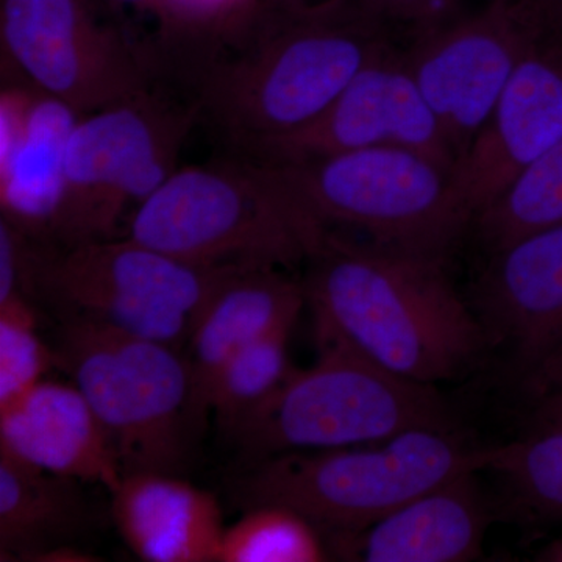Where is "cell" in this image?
Here are the masks:
<instances>
[{
  "label": "cell",
  "instance_id": "cell-31",
  "mask_svg": "<svg viewBox=\"0 0 562 562\" xmlns=\"http://www.w3.org/2000/svg\"><path fill=\"white\" fill-rule=\"evenodd\" d=\"M536 561L542 562H562V538L547 543L543 549L536 554Z\"/></svg>",
  "mask_w": 562,
  "mask_h": 562
},
{
  "label": "cell",
  "instance_id": "cell-18",
  "mask_svg": "<svg viewBox=\"0 0 562 562\" xmlns=\"http://www.w3.org/2000/svg\"><path fill=\"white\" fill-rule=\"evenodd\" d=\"M491 506L479 472H465L358 532L333 536L336 552L364 562H465L482 557Z\"/></svg>",
  "mask_w": 562,
  "mask_h": 562
},
{
  "label": "cell",
  "instance_id": "cell-7",
  "mask_svg": "<svg viewBox=\"0 0 562 562\" xmlns=\"http://www.w3.org/2000/svg\"><path fill=\"white\" fill-rule=\"evenodd\" d=\"M57 362L101 420L124 475L179 472L194 436L188 420L190 364L179 349L66 317Z\"/></svg>",
  "mask_w": 562,
  "mask_h": 562
},
{
  "label": "cell",
  "instance_id": "cell-4",
  "mask_svg": "<svg viewBox=\"0 0 562 562\" xmlns=\"http://www.w3.org/2000/svg\"><path fill=\"white\" fill-rule=\"evenodd\" d=\"M492 449L460 428H417L366 446L276 454L254 462L236 498L247 509L286 506L319 531L350 535L454 476L486 471Z\"/></svg>",
  "mask_w": 562,
  "mask_h": 562
},
{
  "label": "cell",
  "instance_id": "cell-23",
  "mask_svg": "<svg viewBox=\"0 0 562 562\" xmlns=\"http://www.w3.org/2000/svg\"><path fill=\"white\" fill-rule=\"evenodd\" d=\"M321 531L279 505H260L225 528L220 562H322L330 560Z\"/></svg>",
  "mask_w": 562,
  "mask_h": 562
},
{
  "label": "cell",
  "instance_id": "cell-6",
  "mask_svg": "<svg viewBox=\"0 0 562 562\" xmlns=\"http://www.w3.org/2000/svg\"><path fill=\"white\" fill-rule=\"evenodd\" d=\"M272 166L322 231L357 241L446 260L473 222L452 169L417 150L373 147Z\"/></svg>",
  "mask_w": 562,
  "mask_h": 562
},
{
  "label": "cell",
  "instance_id": "cell-28",
  "mask_svg": "<svg viewBox=\"0 0 562 562\" xmlns=\"http://www.w3.org/2000/svg\"><path fill=\"white\" fill-rule=\"evenodd\" d=\"M355 0H262L261 16L312 20L331 16L353 5Z\"/></svg>",
  "mask_w": 562,
  "mask_h": 562
},
{
  "label": "cell",
  "instance_id": "cell-14",
  "mask_svg": "<svg viewBox=\"0 0 562 562\" xmlns=\"http://www.w3.org/2000/svg\"><path fill=\"white\" fill-rule=\"evenodd\" d=\"M490 254L473 312L490 346L505 347L524 376L562 346V224Z\"/></svg>",
  "mask_w": 562,
  "mask_h": 562
},
{
  "label": "cell",
  "instance_id": "cell-9",
  "mask_svg": "<svg viewBox=\"0 0 562 562\" xmlns=\"http://www.w3.org/2000/svg\"><path fill=\"white\" fill-rule=\"evenodd\" d=\"M198 122V103L169 101L155 88L81 116L66 154L54 246L114 238L124 214L179 169L181 147Z\"/></svg>",
  "mask_w": 562,
  "mask_h": 562
},
{
  "label": "cell",
  "instance_id": "cell-12",
  "mask_svg": "<svg viewBox=\"0 0 562 562\" xmlns=\"http://www.w3.org/2000/svg\"><path fill=\"white\" fill-rule=\"evenodd\" d=\"M373 147H405L454 169V158L414 81L402 46L369 63L319 116L255 144L241 157L269 165L321 160Z\"/></svg>",
  "mask_w": 562,
  "mask_h": 562
},
{
  "label": "cell",
  "instance_id": "cell-27",
  "mask_svg": "<svg viewBox=\"0 0 562 562\" xmlns=\"http://www.w3.org/2000/svg\"><path fill=\"white\" fill-rule=\"evenodd\" d=\"M460 0H355L366 16L406 35L457 13Z\"/></svg>",
  "mask_w": 562,
  "mask_h": 562
},
{
  "label": "cell",
  "instance_id": "cell-2",
  "mask_svg": "<svg viewBox=\"0 0 562 562\" xmlns=\"http://www.w3.org/2000/svg\"><path fill=\"white\" fill-rule=\"evenodd\" d=\"M398 46L357 7L312 20L261 16L194 77L199 120L239 155L319 116L369 63Z\"/></svg>",
  "mask_w": 562,
  "mask_h": 562
},
{
  "label": "cell",
  "instance_id": "cell-11",
  "mask_svg": "<svg viewBox=\"0 0 562 562\" xmlns=\"http://www.w3.org/2000/svg\"><path fill=\"white\" fill-rule=\"evenodd\" d=\"M542 38L517 0H486L408 36L402 47L406 66L457 162L490 120L514 70Z\"/></svg>",
  "mask_w": 562,
  "mask_h": 562
},
{
  "label": "cell",
  "instance_id": "cell-21",
  "mask_svg": "<svg viewBox=\"0 0 562 562\" xmlns=\"http://www.w3.org/2000/svg\"><path fill=\"white\" fill-rule=\"evenodd\" d=\"M472 224L490 251L562 224V140L520 173Z\"/></svg>",
  "mask_w": 562,
  "mask_h": 562
},
{
  "label": "cell",
  "instance_id": "cell-25",
  "mask_svg": "<svg viewBox=\"0 0 562 562\" xmlns=\"http://www.w3.org/2000/svg\"><path fill=\"white\" fill-rule=\"evenodd\" d=\"M57 353L41 341L33 303H0V409L43 382Z\"/></svg>",
  "mask_w": 562,
  "mask_h": 562
},
{
  "label": "cell",
  "instance_id": "cell-24",
  "mask_svg": "<svg viewBox=\"0 0 562 562\" xmlns=\"http://www.w3.org/2000/svg\"><path fill=\"white\" fill-rule=\"evenodd\" d=\"M291 331L292 328H283L262 336L239 350L222 369L211 392L210 413L225 436L290 375Z\"/></svg>",
  "mask_w": 562,
  "mask_h": 562
},
{
  "label": "cell",
  "instance_id": "cell-26",
  "mask_svg": "<svg viewBox=\"0 0 562 562\" xmlns=\"http://www.w3.org/2000/svg\"><path fill=\"white\" fill-rule=\"evenodd\" d=\"M528 428L562 427V346L520 376Z\"/></svg>",
  "mask_w": 562,
  "mask_h": 562
},
{
  "label": "cell",
  "instance_id": "cell-29",
  "mask_svg": "<svg viewBox=\"0 0 562 562\" xmlns=\"http://www.w3.org/2000/svg\"><path fill=\"white\" fill-rule=\"evenodd\" d=\"M549 38L562 41V0H517Z\"/></svg>",
  "mask_w": 562,
  "mask_h": 562
},
{
  "label": "cell",
  "instance_id": "cell-16",
  "mask_svg": "<svg viewBox=\"0 0 562 562\" xmlns=\"http://www.w3.org/2000/svg\"><path fill=\"white\" fill-rule=\"evenodd\" d=\"M303 306L302 280L291 279L281 269H243L217 288L188 342L192 435L209 419L211 392L224 366L262 336L294 328Z\"/></svg>",
  "mask_w": 562,
  "mask_h": 562
},
{
  "label": "cell",
  "instance_id": "cell-22",
  "mask_svg": "<svg viewBox=\"0 0 562 562\" xmlns=\"http://www.w3.org/2000/svg\"><path fill=\"white\" fill-rule=\"evenodd\" d=\"M487 471L512 490L516 509L542 524H562V427H531L492 449Z\"/></svg>",
  "mask_w": 562,
  "mask_h": 562
},
{
  "label": "cell",
  "instance_id": "cell-8",
  "mask_svg": "<svg viewBox=\"0 0 562 562\" xmlns=\"http://www.w3.org/2000/svg\"><path fill=\"white\" fill-rule=\"evenodd\" d=\"M238 268L192 265L136 239L41 249L36 297L66 317L101 322L181 349L217 288Z\"/></svg>",
  "mask_w": 562,
  "mask_h": 562
},
{
  "label": "cell",
  "instance_id": "cell-17",
  "mask_svg": "<svg viewBox=\"0 0 562 562\" xmlns=\"http://www.w3.org/2000/svg\"><path fill=\"white\" fill-rule=\"evenodd\" d=\"M0 453L76 482L113 492L120 460L105 428L79 387L43 382L0 409Z\"/></svg>",
  "mask_w": 562,
  "mask_h": 562
},
{
  "label": "cell",
  "instance_id": "cell-19",
  "mask_svg": "<svg viewBox=\"0 0 562 562\" xmlns=\"http://www.w3.org/2000/svg\"><path fill=\"white\" fill-rule=\"evenodd\" d=\"M121 538L147 562H220L225 527L216 497L172 473L136 472L111 492Z\"/></svg>",
  "mask_w": 562,
  "mask_h": 562
},
{
  "label": "cell",
  "instance_id": "cell-13",
  "mask_svg": "<svg viewBox=\"0 0 562 562\" xmlns=\"http://www.w3.org/2000/svg\"><path fill=\"white\" fill-rule=\"evenodd\" d=\"M562 140V41L539 40L514 70L490 120L454 166L473 220Z\"/></svg>",
  "mask_w": 562,
  "mask_h": 562
},
{
  "label": "cell",
  "instance_id": "cell-15",
  "mask_svg": "<svg viewBox=\"0 0 562 562\" xmlns=\"http://www.w3.org/2000/svg\"><path fill=\"white\" fill-rule=\"evenodd\" d=\"M80 114L22 81L0 92V209L32 239L54 246L66 154Z\"/></svg>",
  "mask_w": 562,
  "mask_h": 562
},
{
  "label": "cell",
  "instance_id": "cell-20",
  "mask_svg": "<svg viewBox=\"0 0 562 562\" xmlns=\"http://www.w3.org/2000/svg\"><path fill=\"white\" fill-rule=\"evenodd\" d=\"M76 480L41 471L0 453V554L38 561L66 547L87 520Z\"/></svg>",
  "mask_w": 562,
  "mask_h": 562
},
{
  "label": "cell",
  "instance_id": "cell-10",
  "mask_svg": "<svg viewBox=\"0 0 562 562\" xmlns=\"http://www.w3.org/2000/svg\"><path fill=\"white\" fill-rule=\"evenodd\" d=\"M99 0H0L3 68L80 116L154 88L140 41L103 16Z\"/></svg>",
  "mask_w": 562,
  "mask_h": 562
},
{
  "label": "cell",
  "instance_id": "cell-30",
  "mask_svg": "<svg viewBox=\"0 0 562 562\" xmlns=\"http://www.w3.org/2000/svg\"><path fill=\"white\" fill-rule=\"evenodd\" d=\"M105 9L121 13V11H136V13L155 16L160 9L162 0H99Z\"/></svg>",
  "mask_w": 562,
  "mask_h": 562
},
{
  "label": "cell",
  "instance_id": "cell-5",
  "mask_svg": "<svg viewBox=\"0 0 562 562\" xmlns=\"http://www.w3.org/2000/svg\"><path fill=\"white\" fill-rule=\"evenodd\" d=\"M316 336L319 358L312 368L292 369L228 432L244 457L257 462L290 452L366 446L417 428H460L435 384L403 379L341 339Z\"/></svg>",
  "mask_w": 562,
  "mask_h": 562
},
{
  "label": "cell",
  "instance_id": "cell-3",
  "mask_svg": "<svg viewBox=\"0 0 562 562\" xmlns=\"http://www.w3.org/2000/svg\"><path fill=\"white\" fill-rule=\"evenodd\" d=\"M324 233L272 165L238 155L177 169L133 211L127 236L192 265L284 269Z\"/></svg>",
  "mask_w": 562,
  "mask_h": 562
},
{
  "label": "cell",
  "instance_id": "cell-1",
  "mask_svg": "<svg viewBox=\"0 0 562 562\" xmlns=\"http://www.w3.org/2000/svg\"><path fill=\"white\" fill-rule=\"evenodd\" d=\"M302 280L316 335L341 339L403 379L446 382L490 347L446 260L325 232Z\"/></svg>",
  "mask_w": 562,
  "mask_h": 562
}]
</instances>
